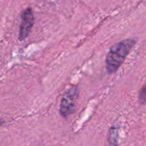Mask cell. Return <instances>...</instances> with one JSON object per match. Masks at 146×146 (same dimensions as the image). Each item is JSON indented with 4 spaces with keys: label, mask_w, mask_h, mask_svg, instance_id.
Instances as JSON below:
<instances>
[{
    "label": "cell",
    "mask_w": 146,
    "mask_h": 146,
    "mask_svg": "<svg viewBox=\"0 0 146 146\" xmlns=\"http://www.w3.org/2000/svg\"><path fill=\"white\" fill-rule=\"evenodd\" d=\"M78 95V90L77 86H72L66 93L60 105V113L63 117L68 116L74 112Z\"/></svg>",
    "instance_id": "2"
},
{
    "label": "cell",
    "mask_w": 146,
    "mask_h": 146,
    "mask_svg": "<svg viewBox=\"0 0 146 146\" xmlns=\"http://www.w3.org/2000/svg\"><path fill=\"white\" fill-rule=\"evenodd\" d=\"M21 18L19 38L20 41H23L28 36L34 24V17L31 9L27 8L24 10L21 14Z\"/></svg>",
    "instance_id": "3"
},
{
    "label": "cell",
    "mask_w": 146,
    "mask_h": 146,
    "mask_svg": "<svg viewBox=\"0 0 146 146\" xmlns=\"http://www.w3.org/2000/svg\"><path fill=\"white\" fill-rule=\"evenodd\" d=\"M135 44V39L128 38L116 43L111 47L106 58V70L108 74L116 72Z\"/></svg>",
    "instance_id": "1"
},
{
    "label": "cell",
    "mask_w": 146,
    "mask_h": 146,
    "mask_svg": "<svg viewBox=\"0 0 146 146\" xmlns=\"http://www.w3.org/2000/svg\"><path fill=\"white\" fill-rule=\"evenodd\" d=\"M118 143V131L115 128H111L108 134V143L110 146H116Z\"/></svg>",
    "instance_id": "4"
},
{
    "label": "cell",
    "mask_w": 146,
    "mask_h": 146,
    "mask_svg": "<svg viewBox=\"0 0 146 146\" xmlns=\"http://www.w3.org/2000/svg\"><path fill=\"white\" fill-rule=\"evenodd\" d=\"M2 123H3L2 121H1V120H0V125H2Z\"/></svg>",
    "instance_id": "5"
}]
</instances>
